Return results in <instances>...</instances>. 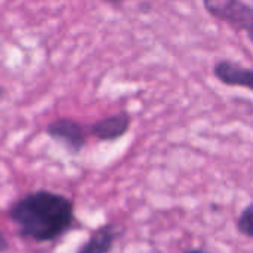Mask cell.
<instances>
[{
  "label": "cell",
  "mask_w": 253,
  "mask_h": 253,
  "mask_svg": "<svg viewBox=\"0 0 253 253\" xmlns=\"http://www.w3.org/2000/svg\"><path fill=\"white\" fill-rule=\"evenodd\" d=\"M246 33H248V36H249L251 42H252V43H253V25H252V27H251V28H249V30H248V31H246Z\"/></svg>",
  "instance_id": "cell-10"
},
{
  "label": "cell",
  "mask_w": 253,
  "mask_h": 253,
  "mask_svg": "<svg viewBox=\"0 0 253 253\" xmlns=\"http://www.w3.org/2000/svg\"><path fill=\"white\" fill-rule=\"evenodd\" d=\"M237 230L240 234L253 239V203L245 208V211L240 213L237 219Z\"/></svg>",
  "instance_id": "cell-7"
},
{
  "label": "cell",
  "mask_w": 253,
  "mask_h": 253,
  "mask_svg": "<svg viewBox=\"0 0 253 253\" xmlns=\"http://www.w3.org/2000/svg\"><path fill=\"white\" fill-rule=\"evenodd\" d=\"M9 251V243L6 240V237L3 236L1 230H0V253H4Z\"/></svg>",
  "instance_id": "cell-8"
},
{
  "label": "cell",
  "mask_w": 253,
  "mask_h": 253,
  "mask_svg": "<svg viewBox=\"0 0 253 253\" xmlns=\"http://www.w3.org/2000/svg\"><path fill=\"white\" fill-rule=\"evenodd\" d=\"M120 234L122 230L116 224H105L90 236L77 253H110Z\"/></svg>",
  "instance_id": "cell-6"
},
{
  "label": "cell",
  "mask_w": 253,
  "mask_h": 253,
  "mask_svg": "<svg viewBox=\"0 0 253 253\" xmlns=\"http://www.w3.org/2000/svg\"><path fill=\"white\" fill-rule=\"evenodd\" d=\"M209 15L228 25L248 31L253 25V6L242 0H203Z\"/></svg>",
  "instance_id": "cell-2"
},
{
  "label": "cell",
  "mask_w": 253,
  "mask_h": 253,
  "mask_svg": "<svg viewBox=\"0 0 253 253\" xmlns=\"http://www.w3.org/2000/svg\"><path fill=\"white\" fill-rule=\"evenodd\" d=\"M215 77L227 86H237L253 90V68H248L231 61H218L213 65Z\"/></svg>",
  "instance_id": "cell-5"
},
{
  "label": "cell",
  "mask_w": 253,
  "mask_h": 253,
  "mask_svg": "<svg viewBox=\"0 0 253 253\" xmlns=\"http://www.w3.org/2000/svg\"><path fill=\"white\" fill-rule=\"evenodd\" d=\"M132 123V117L126 111H120L117 114L108 116L105 119H101L90 125L89 132L92 136H95L99 141L111 142L120 139L123 135L127 133Z\"/></svg>",
  "instance_id": "cell-4"
},
{
  "label": "cell",
  "mask_w": 253,
  "mask_h": 253,
  "mask_svg": "<svg viewBox=\"0 0 253 253\" xmlns=\"http://www.w3.org/2000/svg\"><path fill=\"white\" fill-rule=\"evenodd\" d=\"M9 218L19 236L36 243H50L65 236L74 225V203L58 193L37 190L12 203Z\"/></svg>",
  "instance_id": "cell-1"
},
{
  "label": "cell",
  "mask_w": 253,
  "mask_h": 253,
  "mask_svg": "<svg viewBox=\"0 0 253 253\" xmlns=\"http://www.w3.org/2000/svg\"><path fill=\"white\" fill-rule=\"evenodd\" d=\"M44 132L50 139L61 144L73 156L79 154L87 142L86 127L82 123L67 117L50 122Z\"/></svg>",
  "instance_id": "cell-3"
},
{
  "label": "cell",
  "mask_w": 253,
  "mask_h": 253,
  "mask_svg": "<svg viewBox=\"0 0 253 253\" xmlns=\"http://www.w3.org/2000/svg\"><path fill=\"white\" fill-rule=\"evenodd\" d=\"M3 95H4V89L0 87V98H3Z\"/></svg>",
  "instance_id": "cell-12"
},
{
  "label": "cell",
  "mask_w": 253,
  "mask_h": 253,
  "mask_svg": "<svg viewBox=\"0 0 253 253\" xmlns=\"http://www.w3.org/2000/svg\"><path fill=\"white\" fill-rule=\"evenodd\" d=\"M107 3H111V4H120V3H123V1H126V0H105Z\"/></svg>",
  "instance_id": "cell-9"
},
{
  "label": "cell",
  "mask_w": 253,
  "mask_h": 253,
  "mask_svg": "<svg viewBox=\"0 0 253 253\" xmlns=\"http://www.w3.org/2000/svg\"><path fill=\"white\" fill-rule=\"evenodd\" d=\"M185 253H211V252H206V251H200V249H193V251H188V252Z\"/></svg>",
  "instance_id": "cell-11"
}]
</instances>
